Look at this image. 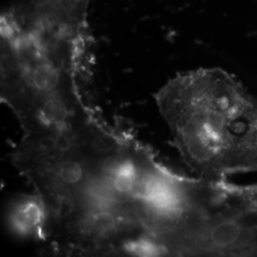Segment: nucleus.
<instances>
[{"instance_id": "nucleus-4", "label": "nucleus", "mask_w": 257, "mask_h": 257, "mask_svg": "<svg viewBox=\"0 0 257 257\" xmlns=\"http://www.w3.org/2000/svg\"><path fill=\"white\" fill-rule=\"evenodd\" d=\"M5 223L14 237L41 242L46 240V208L36 193L22 194L13 199L6 209Z\"/></svg>"}, {"instance_id": "nucleus-3", "label": "nucleus", "mask_w": 257, "mask_h": 257, "mask_svg": "<svg viewBox=\"0 0 257 257\" xmlns=\"http://www.w3.org/2000/svg\"><path fill=\"white\" fill-rule=\"evenodd\" d=\"M179 256L257 257V183L210 180Z\"/></svg>"}, {"instance_id": "nucleus-2", "label": "nucleus", "mask_w": 257, "mask_h": 257, "mask_svg": "<svg viewBox=\"0 0 257 257\" xmlns=\"http://www.w3.org/2000/svg\"><path fill=\"white\" fill-rule=\"evenodd\" d=\"M174 146L196 176L257 173V96L220 68L177 74L156 93Z\"/></svg>"}, {"instance_id": "nucleus-1", "label": "nucleus", "mask_w": 257, "mask_h": 257, "mask_svg": "<svg viewBox=\"0 0 257 257\" xmlns=\"http://www.w3.org/2000/svg\"><path fill=\"white\" fill-rule=\"evenodd\" d=\"M170 179L149 148L103 128L59 166L45 243L63 255L158 256Z\"/></svg>"}]
</instances>
